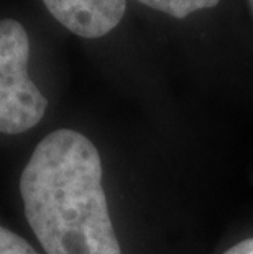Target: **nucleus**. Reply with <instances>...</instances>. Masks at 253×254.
Segmentation results:
<instances>
[{
  "label": "nucleus",
  "mask_w": 253,
  "mask_h": 254,
  "mask_svg": "<svg viewBox=\"0 0 253 254\" xmlns=\"http://www.w3.org/2000/svg\"><path fill=\"white\" fill-rule=\"evenodd\" d=\"M20 192L46 254H122L102 187L100 154L84 134H48L21 172Z\"/></svg>",
  "instance_id": "1"
},
{
  "label": "nucleus",
  "mask_w": 253,
  "mask_h": 254,
  "mask_svg": "<svg viewBox=\"0 0 253 254\" xmlns=\"http://www.w3.org/2000/svg\"><path fill=\"white\" fill-rule=\"evenodd\" d=\"M30 41L25 26L0 20V133L20 134L38 125L48 100L28 75Z\"/></svg>",
  "instance_id": "2"
},
{
  "label": "nucleus",
  "mask_w": 253,
  "mask_h": 254,
  "mask_svg": "<svg viewBox=\"0 0 253 254\" xmlns=\"http://www.w3.org/2000/svg\"><path fill=\"white\" fill-rule=\"evenodd\" d=\"M64 28L81 38L110 33L125 15L127 0H43Z\"/></svg>",
  "instance_id": "3"
},
{
  "label": "nucleus",
  "mask_w": 253,
  "mask_h": 254,
  "mask_svg": "<svg viewBox=\"0 0 253 254\" xmlns=\"http://www.w3.org/2000/svg\"><path fill=\"white\" fill-rule=\"evenodd\" d=\"M138 2L169 15V17L184 18L199 10L214 8L219 3V0H138Z\"/></svg>",
  "instance_id": "4"
},
{
  "label": "nucleus",
  "mask_w": 253,
  "mask_h": 254,
  "mask_svg": "<svg viewBox=\"0 0 253 254\" xmlns=\"http://www.w3.org/2000/svg\"><path fill=\"white\" fill-rule=\"evenodd\" d=\"M0 254H38L30 243L15 235L3 226H0Z\"/></svg>",
  "instance_id": "5"
},
{
  "label": "nucleus",
  "mask_w": 253,
  "mask_h": 254,
  "mask_svg": "<svg viewBox=\"0 0 253 254\" xmlns=\"http://www.w3.org/2000/svg\"><path fill=\"white\" fill-rule=\"evenodd\" d=\"M224 254H253V238L237 243V245H234Z\"/></svg>",
  "instance_id": "6"
},
{
  "label": "nucleus",
  "mask_w": 253,
  "mask_h": 254,
  "mask_svg": "<svg viewBox=\"0 0 253 254\" xmlns=\"http://www.w3.org/2000/svg\"><path fill=\"white\" fill-rule=\"evenodd\" d=\"M249 2V7H250V10H252V15H253V0H247Z\"/></svg>",
  "instance_id": "7"
}]
</instances>
